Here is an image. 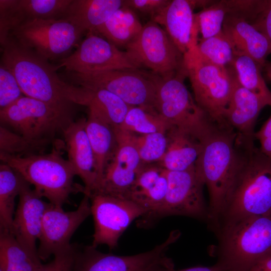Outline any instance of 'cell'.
<instances>
[{
    "label": "cell",
    "mask_w": 271,
    "mask_h": 271,
    "mask_svg": "<svg viewBox=\"0 0 271 271\" xmlns=\"http://www.w3.org/2000/svg\"><path fill=\"white\" fill-rule=\"evenodd\" d=\"M236 136L232 127L216 125L201 142L202 151L195 165L208 189L207 224L214 233L218 229L240 165L241 153L236 144Z\"/></svg>",
    "instance_id": "1"
},
{
    "label": "cell",
    "mask_w": 271,
    "mask_h": 271,
    "mask_svg": "<svg viewBox=\"0 0 271 271\" xmlns=\"http://www.w3.org/2000/svg\"><path fill=\"white\" fill-rule=\"evenodd\" d=\"M1 48V63L14 74L25 96L73 111L79 87L62 80L55 66L12 38Z\"/></svg>",
    "instance_id": "2"
},
{
    "label": "cell",
    "mask_w": 271,
    "mask_h": 271,
    "mask_svg": "<svg viewBox=\"0 0 271 271\" xmlns=\"http://www.w3.org/2000/svg\"><path fill=\"white\" fill-rule=\"evenodd\" d=\"M215 234L218 243L211 252L228 271H248L271 254V215L223 222Z\"/></svg>",
    "instance_id": "3"
},
{
    "label": "cell",
    "mask_w": 271,
    "mask_h": 271,
    "mask_svg": "<svg viewBox=\"0 0 271 271\" xmlns=\"http://www.w3.org/2000/svg\"><path fill=\"white\" fill-rule=\"evenodd\" d=\"M240 151L239 167L219 226L250 216L271 215V159L255 147Z\"/></svg>",
    "instance_id": "4"
},
{
    "label": "cell",
    "mask_w": 271,
    "mask_h": 271,
    "mask_svg": "<svg viewBox=\"0 0 271 271\" xmlns=\"http://www.w3.org/2000/svg\"><path fill=\"white\" fill-rule=\"evenodd\" d=\"M0 159L17 171L41 197L47 198L53 205L62 207L70 194L84 193V187L74 182V170L59 149L53 148L49 153L25 157L0 154Z\"/></svg>",
    "instance_id": "5"
},
{
    "label": "cell",
    "mask_w": 271,
    "mask_h": 271,
    "mask_svg": "<svg viewBox=\"0 0 271 271\" xmlns=\"http://www.w3.org/2000/svg\"><path fill=\"white\" fill-rule=\"evenodd\" d=\"M186 77L184 66L168 77L155 74L154 107L172 127L181 129L202 142L216 124L193 98L185 84Z\"/></svg>",
    "instance_id": "6"
},
{
    "label": "cell",
    "mask_w": 271,
    "mask_h": 271,
    "mask_svg": "<svg viewBox=\"0 0 271 271\" xmlns=\"http://www.w3.org/2000/svg\"><path fill=\"white\" fill-rule=\"evenodd\" d=\"M183 58L196 103L214 123L220 127L228 126L223 113L237 80L233 67L226 68L211 63L192 49Z\"/></svg>",
    "instance_id": "7"
},
{
    "label": "cell",
    "mask_w": 271,
    "mask_h": 271,
    "mask_svg": "<svg viewBox=\"0 0 271 271\" xmlns=\"http://www.w3.org/2000/svg\"><path fill=\"white\" fill-rule=\"evenodd\" d=\"M73 112L24 95L0 109V121L1 125L27 138L52 139L74 121Z\"/></svg>",
    "instance_id": "8"
},
{
    "label": "cell",
    "mask_w": 271,
    "mask_h": 271,
    "mask_svg": "<svg viewBox=\"0 0 271 271\" xmlns=\"http://www.w3.org/2000/svg\"><path fill=\"white\" fill-rule=\"evenodd\" d=\"M138 70H112L88 73L67 72L66 74L74 85L104 89L131 106L155 108V74Z\"/></svg>",
    "instance_id": "9"
},
{
    "label": "cell",
    "mask_w": 271,
    "mask_h": 271,
    "mask_svg": "<svg viewBox=\"0 0 271 271\" xmlns=\"http://www.w3.org/2000/svg\"><path fill=\"white\" fill-rule=\"evenodd\" d=\"M83 34L65 19H37L17 26L8 37L49 61L67 57Z\"/></svg>",
    "instance_id": "10"
},
{
    "label": "cell",
    "mask_w": 271,
    "mask_h": 271,
    "mask_svg": "<svg viewBox=\"0 0 271 271\" xmlns=\"http://www.w3.org/2000/svg\"><path fill=\"white\" fill-rule=\"evenodd\" d=\"M168 190L161 207L149 216L141 218L140 227L150 226L166 216L190 217L207 223L208 206L205 203L203 189L205 185L195 167L183 171H167Z\"/></svg>",
    "instance_id": "11"
},
{
    "label": "cell",
    "mask_w": 271,
    "mask_h": 271,
    "mask_svg": "<svg viewBox=\"0 0 271 271\" xmlns=\"http://www.w3.org/2000/svg\"><path fill=\"white\" fill-rule=\"evenodd\" d=\"M89 198L94 225L92 245L96 248L105 244L110 249H114L131 223L147 213L143 207L124 197L95 193Z\"/></svg>",
    "instance_id": "12"
},
{
    "label": "cell",
    "mask_w": 271,
    "mask_h": 271,
    "mask_svg": "<svg viewBox=\"0 0 271 271\" xmlns=\"http://www.w3.org/2000/svg\"><path fill=\"white\" fill-rule=\"evenodd\" d=\"M56 70L88 73L112 70H138L142 65L127 51H122L105 38L90 32L76 51L58 61Z\"/></svg>",
    "instance_id": "13"
},
{
    "label": "cell",
    "mask_w": 271,
    "mask_h": 271,
    "mask_svg": "<svg viewBox=\"0 0 271 271\" xmlns=\"http://www.w3.org/2000/svg\"><path fill=\"white\" fill-rule=\"evenodd\" d=\"M126 48L142 66L161 77L172 75L184 67L183 55L163 27L152 20L143 25Z\"/></svg>",
    "instance_id": "14"
},
{
    "label": "cell",
    "mask_w": 271,
    "mask_h": 271,
    "mask_svg": "<svg viewBox=\"0 0 271 271\" xmlns=\"http://www.w3.org/2000/svg\"><path fill=\"white\" fill-rule=\"evenodd\" d=\"M180 234L179 230H173L162 243L133 255L104 253L92 245L76 244L71 271H148L166 256L169 246L178 239Z\"/></svg>",
    "instance_id": "15"
},
{
    "label": "cell",
    "mask_w": 271,
    "mask_h": 271,
    "mask_svg": "<svg viewBox=\"0 0 271 271\" xmlns=\"http://www.w3.org/2000/svg\"><path fill=\"white\" fill-rule=\"evenodd\" d=\"M91 214L90 198L84 195L78 208L64 211L62 206L50 203L42 219L38 254L45 260L51 255L69 247L70 240L81 224Z\"/></svg>",
    "instance_id": "16"
},
{
    "label": "cell",
    "mask_w": 271,
    "mask_h": 271,
    "mask_svg": "<svg viewBox=\"0 0 271 271\" xmlns=\"http://www.w3.org/2000/svg\"><path fill=\"white\" fill-rule=\"evenodd\" d=\"M113 129L116 148L97 189L92 194L101 193L125 198L144 164L128 132L118 127H114Z\"/></svg>",
    "instance_id": "17"
},
{
    "label": "cell",
    "mask_w": 271,
    "mask_h": 271,
    "mask_svg": "<svg viewBox=\"0 0 271 271\" xmlns=\"http://www.w3.org/2000/svg\"><path fill=\"white\" fill-rule=\"evenodd\" d=\"M269 103L246 89L236 80L223 118L236 133V144L241 149L253 147L254 126L262 109Z\"/></svg>",
    "instance_id": "18"
},
{
    "label": "cell",
    "mask_w": 271,
    "mask_h": 271,
    "mask_svg": "<svg viewBox=\"0 0 271 271\" xmlns=\"http://www.w3.org/2000/svg\"><path fill=\"white\" fill-rule=\"evenodd\" d=\"M30 186L26 182L21 191L10 232L32 256L40 259L36 242L40 236L43 217L50 203L43 201Z\"/></svg>",
    "instance_id": "19"
},
{
    "label": "cell",
    "mask_w": 271,
    "mask_h": 271,
    "mask_svg": "<svg viewBox=\"0 0 271 271\" xmlns=\"http://www.w3.org/2000/svg\"><path fill=\"white\" fill-rule=\"evenodd\" d=\"M72 0H1L0 41L20 25L34 20L61 19Z\"/></svg>",
    "instance_id": "20"
},
{
    "label": "cell",
    "mask_w": 271,
    "mask_h": 271,
    "mask_svg": "<svg viewBox=\"0 0 271 271\" xmlns=\"http://www.w3.org/2000/svg\"><path fill=\"white\" fill-rule=\"evenodd\" d=\"M192 0L170 1L151 20L165 30L172 41L184 55L198 42L199 31Z\"/></svg>",
    "instance_id": "21"
},
{
    "label": "cell",
    "mask_w": 271,
    "mask_h": 271,
    "mask_svg": "<svg viewBox=\"0 0 271 271\" xmlns=\"http://www.w3.org/2000/svg\"><path fill=\"white\" fill-rule=\"evenodd\" d=\"M86 119L73 121L62 134L68 160L84 183V195L89 196L95 190L97 176L92 150L85 130Z\"/></svg>",
    "instance_id": "22"
},
{
    "label": "cell",
    "mask_w": 271,
    "mask_h": 271,
    "mask_svg": "<svg viewBox=\"0 0 271 271\" xmlns=\"http://www.w3.org/2000/svg\"><path fill=\"white\" fill-rule=\"evenodd\" d=\"M167 170L160 165L144 164L126 196L145 209L146 218L157 211L163 205L168 190Z\"/></svg>",
    "instance_id": "23"
},
{
    "label": "cell",
    "mask_w": 271,
    "mask_h": 271,
    "mask_svg": "<svg viewBox=\"0 0 271 271\" xmlns=\"http://www.w3.org/2000/svg\"><path fill=\"white\" fill-rule=\"evenodd\" d=\"M222 31L238 52L248 55L263 68L271 54V43L267 38L245 20L227 15Z\"/></svg>",
    "instance_id": "24"
},
{
    "label": "cell",
    "mask_w": 271,
    "mask_h": 271,
    "mask_svg": "<svg viewBox=\"0 0 271 271\" xmlns=\"http://www.w3.org/2000/svg\"><path fill=\"white\" fill-rule=\"evenodd\" d=\"M124 0H72L63 19L69 21L83 33H94L118 9Z\"/></svg>",
    "instance_id": "25"
},
{
    "label": "cell",
    "mask_w": 271,
    "mask_h": 271,
    "mask_svg": "<svg viewBox=\"0 0 271 271\" xmlns=\"http://www.w3.org/2000/svg\"><path fill=\"white\" fill-rule=\"evenodd\" d=\"M166 136V151L159 165L169 171H183L194 167L202 151V142L175 127L170 128Z\"/></svg>",
    "instance_id": "26"
},
{
    "label": "cell",
    "mask_w": 271,
    "mask_h": 271,
    "mask_svg": "<svg viewBox=\"0 0 271 271\" xmlns=\"http://www.w3.org/2000/svg\"><path fill=\"white\" fill-rule=\"evenodd\" d=\"M85 130L94 156L97 176L95 191L115 151L116 137L112 126L90 113L86 120Z\"/></svg>",
    "instance_id": "27"
},
{
    "label": "cell",
    "mask_w": 271,
    "mask_h": 271,
    "mask_svg": "<svg viewBox=\"0 0 271 271\" xmlns=\"http://www.w3.org/2000/svg\"><path fill=\"white\" fill-rule=\"evenodd\" d=\"M83 88V87H82ZM83 88L81 105L112 127H119L132 106L117 95L104 89Z\"/></svg>",
    "instance_id": "28"
},
{
    "label": "cell",
    "mask_w": 271,
    "mask_h": 271,
    "mask_svg": "<svg viewBox=\"0 0 271 271\" xmlns=\"http://www.w3.org/2000/svg\"><path fill=\"white\" fill-rule=\"evenodd\" d=\"M143 27L135 12L122 6L113 13L94 33L100 34L117 47H126L140 34Z\"/></svg>",
    "instance_id": "29"
},
{
    "label": "cell",
    "mask_w": 271,
    "mask_h": 271,
    "mask_svg": "<svg viewBox=\"0 0 271 271\" xmlns=\"http://www.w3.org/2000/svg\"><path fill=\"white\" fill-rule=\"evenodd\" d=\"M27 181L8 164L0 165V229L10 231L15 214V201Z\"/></svg>",
    "instance_id": "30"
},
{
    "label": "cell",
    "mask_w": 271,
    "mask_h": 271,
    "mask_svg": "<svg viewBox=\"0 0 271 271\" xmlns=\"http://www.w3.org/2000/svg\"><path fill=\"white\" fill-rule=\"evenodd\" d=\"M41 260L32 256L8 230L0 229V265L5 271H35Z\"/></svg>",
    "instance_id": "31"
},
{
    "label": "cell",
    "mask_w": 271,
    "mask_h": 271,
    "mask_svg": "<svg viewBox=\"0 0 271 271\" xmlns=\"http://www.w3.org/2000/svg\"><path fill=\"white\" fill-rule=\"evenodd\" d=\"M118 127L133 133L145 134L166 133L172 126L154 108L132 106Z\"/></svg>",
    "instance_id": "32"
},
{
    "label": "cell",
    "mask_w": 271,
    "mask_h": 271,
    "mask_svg": "<svg viewBox=\"0 0 271 271\" xmlns=\"http://www.w3.org/2000/svg\"><path fill=\"white\" fill-rule=\"evenodd\" d=\"M192 49L204 60L226 68L233 67L237 53L232 42L223 31L210 38L199 40Z\"/></svg>",
    "instance_id": "33"
},
{
    "label": "cell",
    "mask_w": 271,
    "mask_h": 271,
    "mask_svg": "<svg viewBox=\"0 0 271 271\" xmlns=\"http://www.w3.org/2000/svg\"><path fill=\"white\" fill-rule=\"evenodd\" d=\"M233 68L239 84L266 100L271 106V91L262 76V67L250 57L237 52Z\"/></svg>",
    "instance_id": "34"
},
{
    "label": "cell",
    "mask_w": 271,
    "mask_h": 271,
    "mask_svg": "<svg viewBox=\"0 0 271 271\" xmlns=\"http://www.w3.org/2000/svg\"><path fill=\"white\" fill-rule=\"evenodd\" d=\"M51 143L50 139H30L0 126V154L17 157L43 154Z\"/></svg>",
    "instance_id": "35"
},
{
    "label": "cell",
    "mask_w": 271,
    "mask_h": 271,
    "mask_svg": "<svg viewBox=\"0 0 271 271\" xmlns=\"http://www.w3.org/2000/svg\"><path fill=\"white\" fill-rule=\"evenodd\" d=\"M128 132L143 164L160 163L162 160L167 147L166 133L154 132L138 134Z\"/></svg>",
    "instance_id": "36"
},
{
    "label": "cell",
    "mask_w": 271,
    "mask_h": 271,
    "mask_svg": "<svg viewBox=\"0 0 271 271\" xmlns=\"http://www.w3.org/2000/svg\"><path fill=\"white\" fill-rule=\"evenodd\" d=\"M229 14V8L226 0L215 1L211 5L195 13L199 34L201 39H205L222 32L223 25Z\"/></svg>",
    "instance_id": "37"
},
{
    "label": "cell",
    "mask_w": 271,
    "mask_h": 271,
    "mask_svg": "<svg viewBox=\"0 0 271 271\" xmlns=\"http://www.w3.org/2000/svg\"><path fill=\"white\" fill-rule=\"evenodd\" d=\"M12 72L0 64V109L11 105L24 96Z\"/></svg>",
    "instance_id": "38"
},
{
    "label": "cell",
    "mask_w": 271,
    "mask_h": 271,
    "mask_svg": "<svg viewBox=\"0 0 271 271\" xmlns=\"http://www.w3.org/2000/svg\"><path fill=\"white\" fill-rule=\"evenodd\" d=\"M76 244L55 254L52 261L47 263H41L35 271H71Z\"/></svg>",
    "instance_id": "39"
},
{
    "label": "cell",
    "mask_w": 271,
    "mask_h": 271,
    "mask_svg": "<svg viewBox=\"0 0 271 271\" xmlns=\"http://www.w3.org/2000/svg\"><path fill=\"white\" fill-rule=\"evenodd\" d=\"M250 23L263 33L271 43V0H261L258 12Z\"/></svg>",
    "instance_id": "40"
},
{
    "label": "cell",
    "mask_w": 271,
    "mask_h": 271,
    "mask_svg": "<svg viewBox=\"0 0 271 271\" xmlns=\"http://www.w3.org/2000/svg\"><path fill=\"white\" fill-rule=\"evenodd\" d=\"M169 0H124L123 6L133 11L151 16L160 13L169 3Z\"/></svg>",
    "instance_id": "41"
},
{
    "label": "cell",
    "mask_w": 271,
    "mask_h": 271,
    "mask_svg": "<svg viewBox=\"0 0 271 271\" xmlns=\"http://www.w3.org/2000/svg\"><path fill=\"white\" fill-rule=\"evenodd\" d=\"M148 271H228L217 263L209 266H197L177 270L171 258L166 256Z\"/></svg>",
    "instance_id": "42"
},
{
    "label": "cell",
    "mask_w": 271,
    "mask_h": 271,
    "mask_svg": "<svg viewBox=\"0 0 271 271\" xmlns=\"http://www.w3.org/2000/svg\"><path fill=\"white\" fill-rule=\"evenodd\" d=\"M254 137L259 143L261 153L271 159V113Z\"/></svg>",
    "instance_id": "43"
},
{
    "label": "cell",
    "mask_w": 271,
    "mask_h": 271,
    "mask_svg": "<svg viewBox=\"0 0 271 271\" xmlns=\"http://www.w3.org/2000/svg\"><path fill=\"white\" fill-rule=\"evenodd\" d=\"M248 271H271V254L258 260Z\"/></svg>",
    "instance_id": "44"
},
{
    "label": "cell",
    "mask_w": 271,
    "mask_h": 271,
    "mask_svg": "<svg viewBox=\"0 0 271 271\" xmlns=\"http://www.w3.org/2000/svg\"><path fill=\"white\" fill-rule=\"evenodd\" d=\"M267 78L271 81V62L266 61L262 68Z\"/></svg>",
    "instance_id": "45"
}]
</instances>
